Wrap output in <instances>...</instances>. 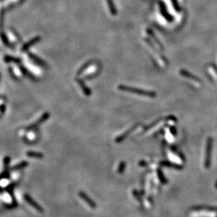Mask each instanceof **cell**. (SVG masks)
<instances>
[{"instance_id": "d4e9b609", "label": "cell", "mask_w": 217, "mask_h": 217, "mask_svg": "<svg viewBox=\"0 0 217 217\" xmlns=\"http://www.w3.org/2000/svg\"><path fill=\"white\" fill-rule=\"evenodd\" d=\"M9 71H10V73H11V74H12V77H13V78H16V76H15V74H14V72H13V71H12V68H11V67H10V68H9Z\"/></svg>"}, {"instance_id": "277c9868", "label": "cell", "mask_w": 217, "mask_h": 217, "mask_svg": "<svg viewBox=\"0 0 217 217\" xmlns=\"http://www.w3.org/2000/svg\"><path fill=\"white\" fill-rule=\"evenodd\" d=\"M28 56H29V58H30V59L32 60V61H33L35 63V64L39 65V66L42 67H44V68H47V63H46L45 62L43 61V60L38 57V56L35 55V54H32V53H29Z\"/></svg>"}, {"instance_id": "7402d4cb", "label": "cell", "mask_w": 217, "mask_h": 217, "mask_svg": "<svg viewBox=\"0 0 217 217\" xmlns=\"http://www.w3.org/2000/svg\"><path fill=\"white\" fill-rule=\"evenodd\" d=\"M170 131H171V133L173 135H174V136L177 134V130H176V129L174 127H171Z\"/></svg>"}, {"instance_id": "52a82bcc", "label": "cell", "mask_w": 217, "mask_h": 217, "mask_svg": "<svg viewBox=\"0 0 217 217\" xmlns=\"http://www.w3.org/2000/svg\"><path fill=\"white\" fill-rule=\"evenodd\" d=\"M211 138H209L207 141V153H206V159H205V167L208 168L210 165V158H211Z\"/></svg>"}, {"instance_id": "30bf717a", "label": "cell", "mask_w": 217, "mask_h": 217, "mask_svg": "<svg viewBox=\"0 0 217 217\" xmlns=\"http://www.w3.org/2000/svg\"><path fill=\"white\" fill-rule=\"evenodd\" d=\"M4 60L5 63H17V64H21V58H18L16 57H13V56H4Z\"/></svg>"}, {"instance_id": "4316f807", "label": "cell", "mask_w": 217, "mask_h": 217, "mask_svg": "<svg viewBox=\"0 0 217 217\" xmlns=\"http://www.w3.org/2000/svg\"><path fill=\"white\" fill-rule=\"evenodd\" d=\"M0 77H1V74H0Z\"/></svg>"}, {"instance_id": "5bb4252c", "label": "cell", "mask_w": 217, "mask_h": 217, "mask_svg": "<svg viewBox=\"0 0 217 217\" xmlns=\"http://www.w3.org/2000/svg\"><path fill=\"white\" fill-rule=\"evenodd\" d=\"M77 81H78V85L80 86V87H81V89H82V91H83L85 95H86V96H90V95L91 94L90 90V89H88L85 85V84L83 83V82H82V80H80V79H78V80H77Z\"/></svg>"}, {"instance_id": "9c48e42d", "label": "cell", "mask_w": 217, "mask_h": 217, "mask_svg": "<svg viewBox=\"0 0 217 217\" xmlns=\"http://www.w3.org/2000/svg\"><path fill=\"white\" fill-rule=\"evenodd\" d=\"M160 165L163 166V167H169V168L178 169V170H181V169H183V167H182L181 165H178V164L174 163V162H169V161L161 162H160Z\"/></svg>"}, {"instance_id": "e0dca14e", "label": "cell", "mask_w": 217, "mask_h": 217, "mask_svg": "<svg viewBox=\"0 0 217 217\" xmlns=\"http://www.w3.org/2000/svg\"><path fill=\"white\" fill-rule=\"evenodd\" d=\"M27 165H28V164H27V162L26 161H23V162H21V163L16 165L15 167L13 168V170H18V169H23V168H24V167H26Z\"/></svg>"}, {"instance_id": "44dd1931", "label": "cell", "mask_w": 217, "mask_h": 217, "mask_svg": "<svg viewBox=\"0 0 217 217\" xmlns=\"http://www.w3.org/2000/svg\"><path fill=\"white\" fill-rule=\"evenodd\" d=\"M8 176H9V171H8V169H6L4 171V172L2 173V174L0 175V180L2 179V178L8 177Z\"/></svg>"}, {"instance_id": "603a6c76", "label": "cell", "mask_w": 217, "mask_h": 217, "mask_svg": "<svg viewBox=\"0 0 217 217\" xmlns=\"http://www.w3.org/2000/svg\"><path fill=\"white\" fill-rule=\"evenodd\" d=\"M147 165H148V163H147L145 161H140L139 162L140 166H146Z\"/></svg>"}, {"instance_id": "7a4b0ae2", "label": "cell", "mask_w": 217, "mask_h": 217, "mask_svg": "<svg viewBox=\"0 0 217 217\" xmlns=\"http://www.w3.org/2000/svg\"><path fill=\"white\" fill-rule=\"evenodd\" d=\"M139 126H140V124H136V125H134L133 127H132L130 129H128L127 132H124L123 134H121V135H120V136H118V137L116 138V140H115L116 143H121V142L124 141V140L126 139V138L128 137V136H129V135L131 134L132 132H134V131H135V129L139 127Z\"/></svg>"}, {"instance_id": "2e32d148", "label": "cell", "mask_w": 217, "mask_h": 217, "mask_svg": "<svg viewBox=\"0 0 217 217\" xmlns=\"http://www.w3.org/2000/svg\"><path fill=\"white\" fill-rule=\"evenodd\" d=\"M126 163L124 161L121 162L119 163V167H118V173L120 174H122L124 172L125 169H126Z\"/></svg>"}, {"instance_id": "ba28073f", "label": "cell", "mask_w": 217, "mask_h": 217, "mask_svg": "<svg viewBox=\"0 0 217 217\" xmlns=\"http://www.w3.org/2000/svg\"><path fill=\"white\" fill-rule=\"evenodd\" d=\"M49 117V114L48 113V112H46V113L44 114L43 115L41 116V117H40V119L38 120V121L35 122L34 124H33L32 125L29 126V127H27V129H32L36 128V127H38V126L43 123L44 122L46 121V120H48Z\"/></svg>"}, {"instance_id": "4fadbf2b", "label": "cell", "mask_w": 217, "mask_h": 217, "mask_svg": "<svg viewBox=\"0 0 217 217\" xmlns=\"http://www.w3.org/2000/svg\"><path fill=\"white\" fill-rule=\"evenodd\" d=\"M0 37H1V41L3 42V43L4 44V45H6L7 47H12V44L10 43L9 40L8 39V37H7V34L4 32V31H1V33H0Z\"/></svg>"}, {"instance_id": "ffe728a7", "label": "cell", "mask_w": 217, "mask_h": 217, "mask_svg": "<svg viewBox=\"0 0 217 217\" xmlns=\"http://www.w3.org/2000/svg\"><path fill=\"white\" fill-rule=\"evenodd\" d=\"M171 149H172V151H173V152L175 153L177 155H178V157H180V158H181V160H184V159H185V158H184L183 155L182 154V153H180V152H178V151H177L178 150H176V148H174V147H172V148H171Z\"/></svg>"}, {"instance_id": "d6986e66", "label": "cell", "mask_w": 217, "mask_h": 217, "mask_svg": "<svg viewBox=\"0 0 217 217\" xmlns=\"http://www.w3.org/2000/svg\"><path fill=\"white\" fill-rule=\"evenodd\" d=\"M133 196L135 198L137 199V201H139L140 202H142V195H140V193L137 192V191H135V190H134V191H133Z\"/></svg>"}, {"instance_id": "484cf974", "label": "cell", "mask_w": 217, "mask_h": 217, "mask_svg": "<svg viewBox=\"0 0 217 217\" xmlns=\"http://www.w3.org/2000/svg\"><path fill=\"white\" fill-rule=\"evenodd\" d=\"M1 191H2V190H1V187H0V192H1Z\"/></svg>"}, {"instance_id": "6da1fadb", "label": "cell", "mask_w": 217, "mask_h": 217, "mask_svg": "<svg viewBox=\"0 0 217 217\" xmlns=\"http://www.w3.org/2000/svg\"><path fill=\"white\" fill-rule=\"evenodd\" d=\"M119 89L121 91H124V92L133 93V94H136L137 95H140V96H147V97L154 98L156 96V94L153 92L142 90V89L135 88V87H129V86L121 85V86H119Z\"/></svg>"}, {"instance_id": "8992f818", "label": "cell", "mask_w": 217, "mask_h": 217, "mask_svg": "<svg viewBox=\"0 0 217 217\" xmlns=\"http://www.w3.org/2000/svg\"><path fill=\"white\" fill-rule=\"evenodd\" d=\"M40 39H41V38H40V37H39V36H38V37H34L33 39H30V41L27 42V43H25V44L23 45V47H22L21 52H26V51L28 50V49H30V47H32L33 46H34V45L35 44H37L38 42H39L40 41Z\"/></svg>"}, {"instance_id": "3957f363", "label": "cell", "mask_w": 217, "mask_h": 217, "mask_svg": "<svg viewBox=\"0 0 217 217\" xmlns=\"http://www.w3.org/2000/svg\"><path fill=\"white\" fill-rule=\"evenodd\" d=\"M24 199L29 205L32 206L34 209H35L36 210H38L39 212H42V211H43V209H42L41 206H40L38 203H37L33 199L31 198L30 196H29L27 194L24 195Z\"/></svg>"}, {"instance_id": "7c38bea8", "label": "cell", "mask_w": 217, "mask_h": 217, "mask_svg": "<svg viewBox=\"0 0 217 217\" xmlns=\"http://www.w3.org/2000/svg\"><path fill=\"white\" fill-rule=\"evenodd\" d=\"M157 176L158 178H159V181L161 182L162 184H166L168 183V180L166 178V176H164L163 173L162 172L161 169H157Z\"/></svg>"}, {"instance_id": "ac0fdd59", "label": "cell", "mask_w": 217, "mask_h": 217, "mask_svg": "<svg viewBox=\"0 0 217 217\" xmlns=\"http://www.w3.org/2000/svg\"><path fill=\"white\" fill-rule=\"evenodd\" d=\"M181 74H182V75L185 76V77H187V78H190V79H192L193 80H196V81H199V79H197V78H195V77H193L192 75H191V74L189 73V72H185V71L184 70H181Z\"/></svg>"}, {"instance_id": "cb8c5ba5", "label": "cell", "mask_w": 217, "mask_h": 217, "mask_svg": "<svg viewBox=\"0 0 217 217\" xmlns=\"http://www.w3.org/2000/svg\"><path fill=\"white\" fill-rule=\"evenodd\" d=\"M4 110H5V105L3 104V105H1V113H4Z\"/></svg>"}, {"instance_id": "8fae6325", "label": "cell", "mask_w": 217, "mask_h": 217, "mask_svg": "<svg viewBox=\"0 0 217 217\" xmlns=\"http://www.w3.org/2000/svg\"><path fill=\"white\" fill-rule=\"evenodd\" d=\"M20 70H21L22 73L24 74L25 76H26L27 77H28L29 79H30L32 80H35L36 79L35 78L33 74H31L30 72H29V71L27 70V69L26 68V67H25L24 66H23V65H20Z\"/></svg>"}, {"instance_id": "9a60e30c", "label": "cell", "mask_w": 217, "mask_h": 217, "mask_svg": "<svg viewBox=\"0 0 217 217\" xmlns=\"http://www.w3.org/2000/svg\"><path fill=\"white\" fill-rule=\"evenodd\" d=\"M26 154L29 158H37V159H40V158H43V155H42V153L38 152H33V151H29V152H27Z\"/></svg>"}, {"instance_id": "5b68a950", "label": "cell", "mask_w": 217, "mask_h": 217, "mask_svg": "<svg viewBox=\"0 0 217 217\" xmlns=\"http://www.w3.org/2000/svg\"><path fill=\"white\" fill-rule=\"evenodd\" d=\"M79 196L80 198H82L88 205L92 209H95L97 207V205L93 200L90 198L87 194H85L84 192H80L79 193Z\"/></svg>"}]
</instances>
